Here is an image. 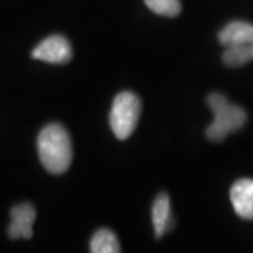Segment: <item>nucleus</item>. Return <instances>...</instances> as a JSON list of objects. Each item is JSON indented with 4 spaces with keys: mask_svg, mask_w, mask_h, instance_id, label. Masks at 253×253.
Listing matches in <instances>:
<instances>
[{
    "mask_svg": "<svg viewBox=\"0 0 253 253\" xmlns=\"http://www.w3.org/2000/svg\"><path fill=\"white\" fill-rule=\"evenodd\" d=\"M90 252L93 253H118L121 252L116 234L107 228L96 231L90 241Z\"/></svg>",
    "mask_w": 253,
    "mask_h": 253,
    "instance_id": "9",
    "label": "nucleus"
},
{
    "mask_svg": "<svg viewBox=\"0 0 253 253\" xmlns=\"http://www.w3.org/2000/svg\"><path fill=\"white\" fill-rule=\"evenodd\" d=\"M253 61V44L242 46H229L222 54V62L229 68H239Z\"/></svg>",
    "mask_w": 253,
    "mask_h": 253,
    "instance_id": "10",
    "label": "nucleus"
},
{
    "mask_svg": "<svg viewBox=\"0 0 253 253\" xmlns=\"http://www.w3.org/2000/svg\"><path fill=\"white\" fill-rule=\"evenodd\" d=\"M148 9L165 17H176L181 11L180 0H144Z\"/></svg>",
    "mask_w": 253,
    "mask_h": 253,
    "instance_id": "11",
    "label": "nucleus"
},
{
    "mask_svg": "<svg viewBox=\"0 0 253 253\" xmlns=\"http://www.w3.org/2000/svg\"><path fill=\"white\" fill-rule=\"evenodd\" d=\"M72 45L66 37L61 34L46 37L33 49L31 56L37 61L52 65H65L72 59Z\"/></svg>",
    "mask_w": 253,
    "mask_h": 253,
    "instance_id": "4",
    "label": "nucleus"
},
{
    "mask_svg": "<svg viewBox=\"0 0 253 253\" xmlns=\"http://www.w3.org/2000/svg\"><path fill=\"white\" fill-rule=\"evenodd\" d=\"M229 197L235 212L244 219H253V179H239L236 180L231 191Z\"/></svg>",
    "mask_w": 253,
    "mask_h": 253,
    "instance_id": "6",
    "label": "nucleus"
},
{
    "mask_svg": "<svg viewBox=\"0 0 253 253\" xmlns=\"http://www.w3.org/2000/svg\"><path fill=\"white\" fill-rule=\"evenodd\" d=\"M207 104L214 114V121L206 131V135L211 142H222L229 134L239 131L248 121V113L245 109L229 103L222 93L214 91L208 94Z\"/></svg>",
    "mask_w": 253,
    "mask_h": 253,
    "instance_id": "2",
    "label": "nucleus"
},
{
    "mask_svg": "<svg viewBox=\"0 0 253 253\" xmlns=\"http://www.w3.org/2000/svg\"><path fill=\"white\" fill-rule=\"evenodd\" d=\"M218 41L225 48L253 44V24L242 20L229 21L218 33Z\"/></svg>",
    "mask_w": 253,
    "mask_h": 253,
    "instance_id": "7",
    "label": "nucleus"
},
{
    "mask_svg": "<svg viewBox=\"0 0 253 253\" xmlns=\"http://www.w3.org/2000/svg\"><path fill=\"white\" fill-rule=\"evenodd\" d=\"M38 156L42 166L52 174L65 173L72 163V141L66 128L61 124L45 126L37 139Z\"/></svg>",
    "mask_w": 253,
    "mask_h": 253,
    "instance_id": "1",
    "label": "nucleus"
},
{
    "mask_svg": "<svg viewBox=\"0 0 253 253\" xmlns=\"http://www.w3.org/2000/svg\"><path fill=\"white\" fill-rule=\"evenodd\" d=\"M141 116V100L132 91H121L116 96L110 110V126L118 139L132 135Z\"/></svg>",
    "mask_w": 253,
    "mask_h": 253,
    "instance_id": "3",
    "label": "nucleus"
},
{
    "mask_svg": "<svg viewBox=\"0 0 253 253\" xmlns=\"http://www.w3.org/2000/svg\"><path fill=\"white\" fill-rule=\"evenodd\" d=\"M152 224L155 236L159 239L173 228L170 199L166 193H159L152 204Z\"/></svg>",
    "mask_w": 253,
    "mask_h": 253,
    "instance_id": "8",
    "label": "nucleus"
},
{
    "mask_svg": "<svg viewBox=\"0 0 253 253\" xmlns=\"http://www.w3.org/2000/svg\"><path fill=\"white\" fill-rule=\"evenodd\" d=\"M10 222L7 235L10 239H30L33 236V224L36 221V208L30 203H21L10 210Z\"/></svg>",
    "mask_w": 253,
    "mask_h": 253,
    "instance_id": "5",
    "label": "nucleus"
}]
</instances>
